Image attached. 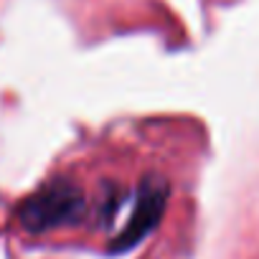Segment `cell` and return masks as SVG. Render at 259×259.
<instances>
[{"label": "cell", "mask_w": 259, "mask_h": 259, "mask_svg": "<svg viewBox=\"0 0 259 259\" xmlns=\"http://www.w3.org/2000/svg\"><path fill=\"white\" fill-rule=\"evenodd\" d=\"M163 206H165V183L158 178H148L145 186L140 188V196L135 198L133 213H130L127 224L122 226V231L114 241V249H127L135 241H140L158 224Z\"/></svg>", "instance_id": "7a4b0ae2"}, {"label": "cell", "mask_w": 259, "mask_h": 259, "mask_svg": "<svg viewBox=\"0 0 259 259\" xmlns=\"http://www.w3.org/2000/svg\"><path fill=\"white\" fill-rule=\"evenodd\" d=\"M81 211H84V193L71 181H54L23 201V206L18 208V219L23 229L38 234L74 224L81 216Z\"/></svg>", "instance_id": "6da1fadb"}]
</instances>
